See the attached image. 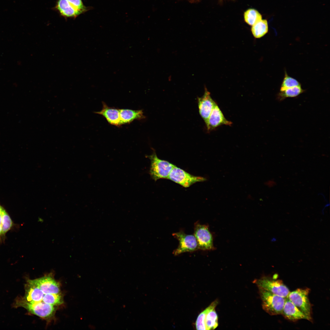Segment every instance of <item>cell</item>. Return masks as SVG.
<instances>
[{
    "label": "cell",
    "mask_w": 330,
    "mask_h": 330,
    "mask_svg": "<svg viewBox=\"0 0 330 330\" xmlns=\"http://www.w3.org/2000/svg\"><path fill=\"white\" fill-rule=\"evenodd\" d=\"M151 161L149 174L156 181L160 179H167L172 168L175 166L168 161L159 158L155 152L146 156Z\"/></svg>",
    "instance_id": "obj_2"
},
{
    "label": "cell",
    "mask_w": 330,
    "mask_h": 330,
    "mask_svg": "<svg viewBox=\"0 0 330 330\" xmlns=\"http://www.w3.org/2000/svg\"><path fill=\"white\" fill-rule=\"evenodd\" d=\"M173 237L179 241L178 248L173 251V254L177 255L186 252H192L198 249V247L194 235L187 234L182 230L174 233Z\"/></svg>",
    "instance_id": "obj_8"
},
{
    "label": "cell",
    "mask_w": 330,
    "mask_h": 330,
    "mask_svg": "<svg viewBox=\"0 0 330 330\" xmlns=\"http://www.w3.org/2000/svg\"><path fill=\"white\" fill-rule=\"evenodd\" d=\"M31 281L44 294L61 293L59 283L51 276L47 275Z\"/></svg>",
    "instance_id": "obj_9"
},
{
    "label": "cell",
    "mask_w": 330,
    "mask_h": 330,
    "mask_svg": "<svg viewBox=\"0 0 330 330\" xmlns=\"http://www.w3.org/2000/svg\"><path fill=\"white\" fill-rule=\"evenodd\" d=\"M218 303L217 300L214 301L199 314L204 321L206 330H214L218 326V316L215 310Z\"/></svg>",
    "instance_id": "obj_11"
},
{
    "label": "cell",
    "mask_w": 330,
    "mask_h": 330,
    "mask_svg": "<svg viewBox=\"0 0 330 330\" xmlns=\"http://www.w3.org/2000/svg\"><path fill=\"white\" fill-rule=\"evenodd\" d=\"M42 301L46 303L55 306L60 305L64 302L63 296L61 293L45 294Z\"/></svg>",
    "instance_id": "obj_21"
},
{
    "label": "cell",
    "mask_w": 330,
    "mask_h": 330,
    "mask_svg": "<svg viewBox=\"0 0 330 330\" xmlns=\"http://www.w3.org/2000/svg\"><path fill=\"white\" fill-rule=\"evenodd\" d=\"M268 26L267 21L261 19L252 26L251 31L254 36L256 38H260L268 32Z\"/></svg>",
    "instance_id": "obj_18"
},
{
    "label": "cell",
    "mask_w": 330,
    "mask_h": 330,
    "mask_svg": "<svg viewBox=\"0 0 330 330\" xmlns=\"http://www.w3.org/2000/svg\"><path fill=\"white\" fill-rule=\"evenodd\" d=\"M245 21L249 25L252 26L259 20L262 19L261 14L255 9H250L244 13Z\"/></svg>",
    "instance_id": "obj_20"
},
{
    "label": "cell",
    "mask_w": 330,
    "mask_h": 330,
    "mask_svg": "<svg viewBox=\"0 0 330 330\" xmlns=\"http://www.w3.org/2000/svg\"><path fill=\"white\" fill-rule=\"evenodd\" d=\"M5 209H3L0 211V239L1 237L2 236V215Z\"/></svg>",
    "instance_id": "obj_25"
},
{
    "label": "cell",
    "mask_w": 330,
    "mask_h": 330,
    "mask_svg": "<svg viewBox=\"0 0 330 330\" xmlns=\"http://www.w3.org/2000/svg\"><path fill=\"white\" fill-rule=\"evenodd\" d=\"M254 282L258 288L264 289L285 298L288 296L290 292L281 280L274 277H263L255 280Z\"/></svg>",
    "instance_id": "obj_3"
},
{
    "label": "cell",
    "mask_w": 330,
    "mask_h": 330,
    "mask_svg": "<svg viewBox=\"0 0 330 330\" xmlns=\"http://www.w3.org/2000/svg\"><path fill=\"white\" fill-rule=\"evenodd\" d=\"M300 83L296 79L290 76L285 72V75L280 87V91L287 89L297 86H301Z\"/></svg>",
    "instance_id": "obj_22"
},
{
    "label": "cell",
    "mask_w": 330,
    "mask_h": 330,
    "mask_svg": "<svg viewBox=\"0 0 330 330\" xmlns=\"http://www.w3.org/2000/svg\"><path fill=\"white\" fill-rule=\"evenodd\" d=\"M281 314L286 319L291 321H295L302 319L310 321L309 318L287 297L285 298Z\"/></svg>",
    "instance_id": "obj_13"
},
{
    "label": "cell",
    "mask_w": 330,
    "mask_h": 330,
    "mask_svg": "<svg viewBox=\"0 0 330 330\" xmlns=\"http://www.w3.org/2000/svg\"><path fill=\"white\" fill-rule=\"evenodd\" d=\"M232 122L227 120L216 103L209 118L206 126L208 131H211L222 125L230 126Z\"/></svg>",
    "instance_id": "obj_12"
},
{
    "label": "cell",
    "mask_w": 330,
    "mask_h": 330,
    "mask_svg": "<svg viewBox=\"0 0 330 330\" xmlns=\"http://www.w3.org/2000/svg\"><path fill=\"white\" fill-rule=\"evenodd\" d=\"M310 291L308 288H298L290 292L287 297L311 321V306L308 298Z\"/></svg>",
    "instance_id": "obj_5"
},
{
    "label": "cell",
    "mask_w": 330,
    "mask_h": 330,
    "mask_svg": "<svg viewBox=\"0 0 330 330\" xmlns=\"http://www.w3.org/2000/svg\"><path fill=\"white\" fill-rule=\"evenodd\" d=\"M194 234L199 249L209 251L215 249L213 237L207 225L201 224L198 222H196L194 224Z\"/></svg>",
    "instance_id": "obj_6"
},
{
    "label": "cell",
    "mask_w": 330,
    "mask_h": 330,
    "mask_svg": "<svg viewBox=\"0 0 330 330\" xmlns=\"http://www.w3.org/2000/svg\"><path fill=\"white\" fill-rule=\"evenodd\" d=\"M167 179L185 188L189 187L196 182L206 180L204 177L192 175L175 166L172 169Z\"/></svg>",
    "instance_id": "obj_7"
},
{
    "label": "cell",
    "mask_w": 330,
    "mask_h": 330,
    "mask_svg": "<svg viewBox=\"0 0 330 330\" xmlns=\"http://www.w3.org/2000/svg\"><path fill=\"white\" fill-rule=\"evenodd\" d=\"M18 304L31 314L45 319L52 317L57 308L55 306L46 303L43 301L29 302L24 299L20 301Z\"/></svg>",
    "instance_id": "obj_4"
},
{
    "label": "cell",
    "mask_w": 330,
    "mask_h": 330,
    "mask_svg": "<svg viewBox=\"0 0 330 330\" xmlns=\"http://www.w3.org/2000/svg\"><path fill=\"white\" fill-rule=\"evenodd\" d=\"M198 106L200 115L205 124L215 106L217 103L211 98L210 93L205 88L203 95L198 98Z\"/></svg>",
    "instance_id": "obj_10"
},
{
    "label": "cell",
    "mask_w": 330,
    "mask_h": 330,
    "mask_svg": "<svg viewBox=\"0 0 330 330\" xmlns=\"http://www.w3.org/2000/svg\"><path fill=\"white\" fill-rule=\"evenodd\" d=\"M55 8L61 16L66 18H75L82 14L73 7L67 0H57Z\"/></svg>",
    "instance_id": "obj_16"
},
{
    "label": "cell",
    "mask_w": 330,
    "mask_h": 330,
    "mask_svg": "<svg viewBox=\"0 0 330 330\" xmlns=\"http://www.w3.org/2000/svg\"><path fill=\"white\" fill-rule=\"evenodd\" d=\"M263 310L271 315L281 314L285 298L259 288Z\"/></svg>",
    "instance_id": "obj_1"
},
{
    "label": "cell",
    "mask_w": 330,
    "mask_h": 330,
    "mask_svg": "<svg viewBox=\"0 0 330 330\" xmlns=\"http://www.w3.org/2000/svg\"><path fill=\"white\" fill-rule=\"evenodd\" d=\"M25 294L24 299L29 302L42 301L45 294L31 281L29 280L25 286Z\"/></svg>",
    "instance_id": "obj_15"
},
{
    "label": "cell",
    "mask_w": 330,
    "mask_h": 330,
    "mask_svg": "<svg viewBox=\"0 0 330 330\" xmlns=\"http://www.w3.org/2000/svg\"><path fill=\"white\" fill-rule=\"evenodd\" d=\"M12 226V221L9 215L5 210L2 215V236H4L6 233L10 229Z\"/></svg>",
    "instance_id": "obj_23"
},
{
    "label": "cell",
    "mask_w": 330,
    "mask_h": 330,
    "mask_svg": "<svg viewBox=\"0 0 330 330\" xmlns=\"http://www.w3.org/2000/svg\"><path fill=\"white\" fill-rule=\"evenodd\" d=\"M101 110L95 113L103 116L111 124L120 126V119L119 109L108 106L105 103L102 102Z\"/></svg>",
    "instance_id": "obj_14"
},
{
    "label": "cell",
    "mask_w": 330,
    "mask_h": 330,
    "mask_svg": "<svg viewBox=\"0 0 330 330\" xmlns=\"http://www.w3.org/2000/svg\"><path fill=\"white\" fill-rule=\"evenodd\" d=\"M70 5L81 14L88 10V8L83 4L82 0H67Z\"/></svg>",
    "instance_id": "obj_24"
},
{
    "label": "cell",
    "mask_w": 330,
    "mask_h": 330,
    "mask_svg": "<svg viewBox=\"0 0 330 330\" xmlns=\"http://www.w3.org/2000/svg\"><path fill=\"white\" fill-rule=\"evenodd\" d=\"M120 125L130 123L135 119L140 120L145 118L142 110L119 109Z\"/></svg>",
    "instance_id": "obj_17"
},
{
    "label": "cell",
    "mask_w": 330,
    "mask_h": 330,
    "mask_svg": "<svg viewBox=\"0 0 330 330\" xmlns=\"http://www.w3.org/2000/svg\"><path fill=\"white\" fill-rule=\"evenodd\" d=\"M304 90L301 86H297L286 89L280 91L277 95V98L279 101H282L287 98L295 97L303 93Z\"/></svg>",
    "instance_id": "obj_19"
}]
</instances>
